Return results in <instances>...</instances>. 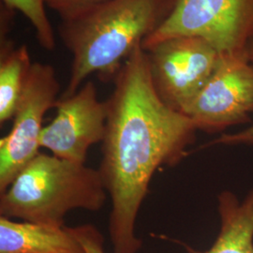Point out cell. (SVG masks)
Wrapping results in <instances>:
<instances>
[{"label":"cell","instance_id":"4","mask_svg":"<svg viewBox=\"0 0 253 253\" xmlns=\"http://www.w3.org/2000/svg\"><path fill=\"white\" fill-rule=\"evenodd\" d=\"M178 36L202 38L220 54H248L253 0H172L167 15L142 47Z\"/></svg>","mask_w":253,"mask_h":253},{"label":"cell","instance_id":"5","mask_svg":"<svg viewBox=\"0 0 253 253\" xmlns=\"http://www.w3.org/2000/svg\"><path fill=\"white\" fill-rule=\"evenodd\" d=\"M144 50L158 95L180 113L204 88L220 57L214 46L194 36L173 37Z\"/></svg>","mask_w":253,"mask_h":253},{"label":"cell","instance_id":"2","mask_svg":"<svg viewBox=\"0 0 253 253\" xmlns=\"http://www.w3.org/2000/svg\"><path fill=\"white\" fill-rule=\"evenodd\" d=\"M171 4L172 0H105L62 18L60 36L73 63L61 98L75 94L92 73H118L160 26Z\"/></svg>","mask_w":253,"mask_h":253},{"label":"cell","instance_id":"3","mask_svg":"<svg viewBox=\"0 0 253 253\" xmlns=\"http://www.w3.org/2000/svg\"><path fill=\"white\" fill-rule=\"evenodd\" d=\"M107 194L99 170L39 153L1 193L0 215L64 227L70 211L80 208L97 212L104 207Z\"/></svg>","mask_w":253,"mask_h":253},{"label":"cell","instance_id":"12","mask_svg":"<svg viewBox=\"0 0 253 253\" xmlns=\"http://www.w3.org/2000/svg\"><path fill=\"white\" fill-rule=\"evenodd\" d=\"M5 7L18 10L36 31L39 43L48 51L55 47L54 30L46 13L45 0H1Z\"/></svg>","mask_w":253,"mask_h":253},{"label":"cell","instance_id":"15","mask_svg":"<svg viewBox=\"0 0 253 253\" xmlns=\"http://www.w3.org/2000/svg\"><path fill=\"white\" fill-rule=\"evenodd\" d=\"M247 53L249 59L253 63V39L248 46ZM211 144L224 145H253V125L236 133L222 134L216 140H214Z\"/></svg>","mask_w":253,"mask_h":253},{"label":"cell","instance_id":"6","mask_svg":"<svg viewBox=\"0 0 253 253\" xmlns=\"http://www.w3.org/2000/svg\"><path fill=\"white\" fill-rule=\"evenodd\" d=\"M60 84L53 66L32 63L9 133L0 140V192L3 193L20 171L36 157L43 118L57 103Z\"/></svg>","mask_w":253,"mask_h":253},{"label":"cell","instance_id":"7","mask_svg":"<svg viewBox=\"0 0 253 253\" xmlns=\"http://www.w3.org/2000/svg\"><path fill=\"white\" fill-rule=\"evenodd\" d=\"M198 130L220 132L253 115V63L248 54H220L204 88L183 110Z\"/></svg>","mask_w":253,"mask_h":253},{"label":"cell","instance_id":"8","mask_svg":"<svg viewBox=\"0 0 253 253\" xmlns=\"http://www.w3.org/2000/svg\"><path fill=\"white\" fill-rule=\"evenodd\" d=\"M56 116L43 126L40 145L54 156L85 163L91 145L102 142L107 121V103L98 99L96 85L86 82L73 96L61 98Z\"/></svg>","mask_w":253,"mask_h":253},{"label":"cell","instance_id":"13","mask_svg":"<svg viewBox=\"0 0 253 253\" xmlns=\"http://www.w3.org/2000/svg\"><path fill=\"white\" fill-rule=\"evenodd\" d=\"M68 229L82 245L84 253H105L103 236L94 225L84 224Z\"/></svg>","mask_w":253,"mask_h":253},{"label":"cell","instance_id":"9","mask_svg":"<svg viewBox=\"0 0 253 253\" xmlns=\"http://www.w3.org/2000/svg\"><path fill=\"white\" fill-rule=\"evenodd\" d=\"M0 253H84L68 227L0 217Z\"/></svg>","mask_w":253,"mask_h":253},{"label":"cell","instance_id":"11","mask_svg":"<svg viewBox=\"0 0 253 253\" xmlns=\"http://www.w3.org/2000/svg\"><path fill=\"white\" fill-rule=\"evenodd\" d=\"M32 62L27 45L9 48L0 60V123L13 118Z\"/></svg>","mask_w":253,"mask_h":253},{"label":"cell","instance_id":"1","mask_svg":"<svg viewBox=\"0 0 253 253\" xmlns=\"http://www.w3.org/2000/svg\"><path fill=\"white\" fill-rule=\"evenodd\" d=\"M116 76L115 89L106 100L98 170L112 201L108 230L114 253H137L142 241L135 235L136 219L154 173L181 162L198 129L160 98L142 46Z\"/></svg>","mask_w":253,"mask_h":253},{"label":"cell","instance_id":"14","mask_svg":"<svg viewBox=\"0 0 253 253\" xmlns=\"http://www.w3.org/2000/svg\"><path fill=\"white\" fill-rule=\"evenodd\" d=\"M46 6L56 11L61 19L73 15L105 0H45Z\"/></svg>","mask_w":253,"mask_h":253},{"label":"cell","instance_id":"10","mask_svg":"<svg viewBox=\"0 0 253 253\" xmlns=\"http://www.w3.org/2000/svg\"><path fill=\"white\" fill-rule=\"evenodd\" d=\"M220 228L217 239L205 253H253V190L242 201L231 191L217 197Z\"/></svg>","mask_w":253,"mask_h":253}]
</instances>
